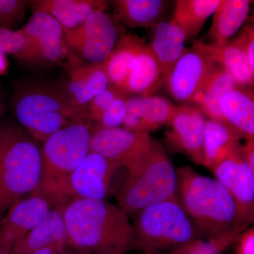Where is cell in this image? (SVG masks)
I'll list each match as a JSON object with an SVG mask.
<instances>
[{"instance_id": "1", "label": "cell", "mask_w": 254, "mask_h": 254, "mask_svg": "<svg viewBox=\"0 0 254 254\" xmlns=\"http://www.w3.org/2000/svg\"><path fill=\"white\" fill-rule=\"evenodd\" d=\"M68 245L87 254H126L135 249L128 214L104 200L76 198L63 205Z\"/></svg>"}, {"instance_id": "2", "label": "cell", "mask_w": 254, "mask_h": 254, "mask_svg": "<svg viewBox=\"0 0 254 254\" xmlns=\"http://www.w3.org/2000/svg\"><path fill=\"white\" fill-rule=\"evenodd\" d=\"M177 198L202 239L243 232L247 224L233 197L215 179L190 166L177 169Z\"/></svg>"}, {"instance_id": "3", "label": "cell", "mask_w": 254, "mask_h": 254, "mask_svg": "<svg viewBox=\"0 0 254 254\" xmlns=\"http://www.w3.org/2000/svg\"><path fill=\"white\" fill-rule=\"evenodd\" d=\"M91 136V125L79 121L48 137L42 148L41 183L31 195H41L56 207L71 201L70 177L89 153Z\"/></svg>"}, {"instance_id": "4", "label": "cell", "mask_w": 254, "mask_h": 254, "mask_svg": "<svg viewBox=\"0 0 254 254\" xmlns=\"http://www.w3.org/2000/svg\"><path fill=\"white\" fill-rule=\"evenodd\" d=\"M125 170L115 191L118 205L128 215L176 196V170L160 142Z\"/></svg>"}, {"instance_id": "5", "label": "cell", "mask_w": 254, "mask_h": 254, "mask_svg": "<svg viewBox=\"0 0 254 254\" xmlns=\"http://www.w3.org/2000/svg\"><path fill=\"white\" fill-rule=\"evenodd\" d=\"M14 110L18 123L28 134L43 141L76 122L89 123L86 111L75 106L62 88L48 85L23 87L16 95Z\"/></svg>"}, {"instance_id": "6", "label": "cell", "mask_w": 254, "mask_h": 254, "mask_svg": "<svg viewBox=\"0 0 254 254\" xmlns=\"http://www.w3.org/2000/svg\"><path fill=\"white\" fill-rule=\"evenodd\" d=\"M135 249L158 254L202 239L177 195L133 214Z\"/></svg>"}, {"instance_id": "7", "label": "cell", "mask_w": 254, "mask_h": 254, "mask_svg": "<svg viewBox=\"0 0 254 254\" xmlns=\"http://www.w3.org/2000/svg\"><path fill=\"white\" fill-rule=\"evenodd\" d=\"M42 148L18 127H4L0 148V186L9 206L34 193L41 181Z\"/></svg>"}, {"instance_id": "8", "label": "cell", "mask_w": 254, "mask_h": 254, "mask_svg": "<svg viewBox=\"0 0 254 254\" xmlns=\"http://www.w3.org/2000/svg\"><path fill=\"white\" fill-rule=\"evenodd\" d=\"M64 32L69 50L88 63H103L118 43V27L103 11H95L78 28Z\"/></svg>"}, {"instance_id": "9", "label": "cell", "mask_w": 254, "mask_h": 254, "mask_svg": "<svg viewBox=\"0 0 254 254\" xmlns=\"http://www.w3.org/2000/svg\"><path fill=\"white\" fill-rule=\"evenodd\" d=\"M156 140L149 133L128 131L122 127L92 131L89 153H98L126 168L141 158Z\"/></svg>"}, {"instance_id": "10", "label": "cell", "mask_w": 254, "mask_h": 254, "mask_svg": "<svg viewBox=\"0 0 254 254\" xmlns=\"http://www.w3.org/2000/svg\"><path fill=\"white\" fill-rule=\"evenodd\" d=\"M205 116L196 106L185 104L176 111L165 132V140L172 150L186 155L196 165L204 166L203 139Z\"/></svg>"}, {"instance_id": "11", "label": "cell", "mask_w": 254, "mask_h": 254, "mask_svg": "<svg viewBox=\"0 0 254 254\" xmlns=\"http://www.w3.org/2000/svg\"><path fill=\"white\" fill-rule=\"evenodd\" d=\"M19 31L31 43L36 63L57 64L69 54L64 29L48 13H33Z\"/></svg>"}, {"instance_id": "12", "label": "cell", "mask_w": 254, "mask_h": 254, "mask_svg": "<svg viewBox=\"0 0 254 254\" xmlns=\"http://www.w3.org/2000/svg\"><path fill=\"white\" fill-rule=\"evenodd\" d=\"M215 180L228 190L247 224L254 218V170L246 162L242 150L222 160L212 170Z\"/></svg>"}, {"instance_id": "13", "label": "cell", "mask_w": 254, "mask_h": 254, "mask_svg": "<svg viewBox=\"0 0 254 254\" xmlns=\"http://www.w3.org/2000/svg\"><path fill=\"white\" fill-rule=\"evenodd\" d=\"M218 65L203 52L193 47L186 48L165 83L167 89L174 99L190 103L195 92Z\"/></svg>"}, {"instance_id": "14", "label": "cell", "mask_w": 254, "mask_h": 254, "mask_svg": "<svg viewBox=\"0 0 254 254\" xmlns=\"http://www.w3.org/2000/svg\"><path fill=\"white\" fill-rule=\"evenodd\" d=\"M120 169L103 155L88 153L70 177L71 200L76 198L105 200L113 190L114 177Z\"/></svg>"}, {"instance_id": "15", "label": "cell", "mask_w": 254, "mask_h": 254, "mask_svg": "<svg viewBox=\"0 0 254 254\" xmlns=\"http://www.w3.org/2000/svg\"><path fill=\"white\" fill-rule=\"evenodd\" d=\"M49 200L39 195H30L10 207L0 224V245L7 254L51 210Z\"/></svg>"}, {"instance_id": "16", "label": "cell", "mask_w": 254, "mask_h": 254, "mask_svg": "<svg viewBox=\"0 0 254 254\" xmlns=\"http://www.w3.org/2000/svg\"><path fill=\"white\" fill-rule=\"evenodd\" d=\"M125 103L123 128L131 131L149 133L163 125L168 126L177 109L170 100L158 95L127 97Z\"/></svg>"}, {"instance_id": "17", "label": "cell", "mask_w": 254, "mask_h": 254, "mask_svg": "<svg viewBox=\"0 0 254 254\" xmlns=\"http://www.w3.org/2000/svg\"><path fill=\"white\" fill-rule=\"evenodd\" d=\"M68 69V78L62 89L71 103L86 111L92 99L110 86L102 64L76 63L75 57Z\"/></svg>"}, {"instance_id": "18", "label": "cell", "mask_w": 254, "mask_h": 254, "mask_svg": "<svg viewBox=\"0 0 254 254\" xmlns=\"http://www.w3.org/2000/svg\"><path fill=\"white\" fill-rule=\"evenodd\" d=\"M33 13L43 11L53 16L64 29L81 26L95 11H105V0H36L30 1Z\"/></svg>"}, {"instance_id": "19", "label": "cell", "mask_w": 254, "mask_h": 254, "mask_svg": "<svg viewBox=\"0 0 254 254\" xmlns=\"http://www.w3.org/2000/svg\"><path fill=\"white\" fill-rule=\"evenodd\" d=\"M165 84L161 68L149 44L145 40L137 52L125 93L136 96H150Z\"/></svg>"}, {"instance_id": "20", "label": "cell", "mask_w": 254, "mask_h": 254, "mask_svg": "<svg viewBox=\"0 0 254 254\" xmlns=\"http://www.w3.org/2000/svg\"><path fill=\"white\" fill-rule=\"evenodd\" d=\"M238 87L242 86H239L232 75L219 64L195 92L190 103L196 106L209 120L227 124L220 110V101L227 92Z\"/></svg>"}, {"instance_id": "21", "label": "cell", "mask_w": 254, "mask_h": 254, "mask_svg": "<svg viewBox=\"0 0 254 254\" xmlns=\"http://www.w3.org/2000/svg\"><path fill=\"white\" fill-rule=\"evenodd\" d=\"M53 244L68 245L63 206L50 210L46 218L14 246L10 254H29Z\"/></svg>"}, {"instance_id": "22", "label": "cell", "mask_w": 254, "mask_h": 254, "mask_svg": "<svg viewBox=\"0 0 254 254\" xmlns=\"http://www.w3.org/2000/svg\"><path fill=\"white\" fill-rule=\"evenodd\" d=\"M225 123L241 137L254 139V98L252 89L238 87L227 92L220 101Z\"/></svg>"}, {"instance_id": "23", "label": "cell", "mask_w": 254, "mask_h": 254, "mask_svg": "<svg viewBox=\"0 0 254 254\" xmlns=\"http://www.w3.org/2000/svg\"><path fill=\"white\" fill-rule=\"evenodd\" d=\"M185 41L181 28L171 21H160L153 26L149 46L161 68L165 85L175 64L186 50Z\"/></svg>"}, {"instance_id": "24", "label": "cell", "mask_w": 254, "mask_h": 254, "mask_svg": "<svg viewBox=\"0 0 254 254\" xmlns=\"http://www.w3.org/2000/svg\"><path fill=\"white\" fill-rule=\"evenodd\" d=\"M192 47L221 65L232 75L239 86L245 87L254 84V71L243 52L232 40L222 44L196 41Z\"/></svg>"}, {"instance_id": "25", "label": "cell", "mask_w": 254, "mask_h": 254, "mask_svg": "<svg viewBox=\"0 0 254 254\" xmlns=\"http://www.w3.org/2000/svg\"><path fill=\"white\" fill-rule=\"evenodd\" d=\"M241 138L227 124L206 119L203 139L204 167L212 171L215 165L242 150Z\"/></svg>"}, {"instance_id": "26", "label": "cell", "mask_w": 254, "mask_h": 254, "mask_svg": "<svg viewBox=\"0 0 254 254\" xmlns=\"http://www.w3.org/2000/svg\"><path fill=\"white\" fill-rule=\"evenodd\" d=\"M143 38L133 33H127L117 43L109 56L102 63L109 81L110 87L125 93L127 80L131 73L137 52Z\"/></svg>"}, {"instance_id": "27", "label": "cell", "mask_w": 254, "mask_h": 254, "mask_svg": "<svg viewBox=\"0 0 254 254\" xmlns=\"http://www.w3.org/2000/svg\"><path fill=\"white\" fill-rule=\"evenodd\" d=\"M249 0H221L213 13L206 38L209 43L222 44L230 41L248 17Z\"/></svg>"}, {"instance_id": "28", "label": "cell", "mask_w": 254, "mask_h": 254, "mask_svg": "<svg viewBox=\"0 0 254 254\" xmlns=\"http://www.w3.org/2000/svg\"><path fill=\"white\" fill-rule=\"evenodd\" d=\"M221 0H178L175 1L172 23L181 28L186 41L198 36Z\"/></svg>"}, {"instance_id": "29", "label": "cell", "mask_w": 254, "mask_h": 254, "mask_svg": "<svg viewBox=\"0 0 254 254\" xmlns=\"http://www.w3.org/2000/svg\"><path fill=\"white\" fill-rule=\"evenodd\" d=\"M117 15L131 28L153 27L160 23L167 1L163 0L113 1Z\"/></svg>"}, {"instance_id": "30", "label": "cell", "mask_w": 254, "mask_h": 254, "mask_svg": "<svg viewBox=\"0 0 254 254\" xmlns=\"http://www.w3.org/2000/svg\"><path fill=\"white\" fill-rule=\"evenodd\" d=\"M241 232L236 231L212 237L198 239L170 251L168 254H222L229 247L235 244Z\"/></svg>"}, {"instance_id": "31", "label": "cell", "mask_w": 254, "mask_h": 254, "mask_svg": "<svg viewBox=\"0 0 254 254\" xmlns=\"http://www.w3.org/2000/svg\"><path fill=\"white\" fill-rule=\"evenodd\" d=\"M0 53L14 55L26 63H36L31 43L19 30L0 28Z\"/></svg>"}, {"instance_id": "32", "label": "cell", "mask_w": 254, "mask_h": 254, "mask_svg": "<svg viewBox=\"0 0 254 254\" xmlns=\"http://www.w3.org/2000/svg\"><path fill=\"white\" fill-rule=\"evenodd\" d=\"M120 96L127 97L118 90L109 86L92 99L86 108L87 118L91 125V131L100 123L103 114L113 100Z\"/></svg>"}, {"instance_id": "33", "label": "cell", "mask_w": 254, "mask_h": 254, "mask_svg": "<svg viewBox=\"0 0 254 254\" xmlns=\"http://www.w3.org/2000/svg\"><path fill=\"white\" fill-rule=\"evenodd\" d=\"M127 97L120 96L114 100L108 110L103 114L101 120L92 131L100 128H113L120 127L123 125L126 117L127 108L125 98Z\"/></svg>"}, {"instance_id": "34", "label": "cell", "mask_w": 254, "mask_h": 254, "mask_svg": "<svg viewBox=\"0 0 254 254\" xmlns=\"http://www.w3.org/2000/svg\"><path fill=\"white\" fill-rule=\"evenodd\" d=\"M29 3L21 0H0V28H8L16 22Z\"/></svg>"}, {"instance_id": "35", "label": "cell", "mask_w": 254, "mask_h": 254, "mask_svg": "<svg viewBox=\"0 0 254 254\" xmlns=\"http://www.w3.org/2000/svg\"><path fill=\"white\" fill-rule=\"evenodd\" d=\"M245 54L251 68L254 71V27L247 25L236 38L232 40Z\"/></svg>"}, {"instance_id": "36", "label": "cell", "mask_w": 254, "mask_h": 254, "mask_svg": "<svg viewBox=\"0 0 254 254\" xmlns=\"http://www.w3.org/2000/svg\"><path fill=\"white\" fill-rule=\"evenodd\" d=\"M236 254H254V228L240 233L235 242Z\"/></svg>"}, {"instance_id": "37", "label": "cell", "mask_w": 254, "mask_h": 254, "mask_svg": "<svg viewBox=\"0 0 254 254\" xmlns=\"http://www.w3.org/2000/svg\"><path fill=\"white\" fill-rule=\"evenodd\" d=\"M242 155L250 166L254 170V139H248L245 145H242Z\"/></svg>"}, {"instance_id": "38", "label": "cell", "mask_w": 254, "mask_h": 254, "mask_svg": "<svg viewBox=\"0 0 254 254\" xmlns=\"http://www.w3.org/2000/svg\"><path fill=\"white\" fill-rule=\"evenodd\" d=\"M66 246L67 245H64V244H53V245L48 246V247L37 250L36 252H32L29 254H53L56 251L63 248V247H66Z\"/></svg>"}, {"instance_id": "39", "label": "cell", "mask_w": 254, "mask_h": 254, "mask_svg": "<svg viewBox=\"0 0 254 254\" xmlns=\"http://www.w3.org/2000/svg\"><path fill=\"white\" fill-rule=\"evenodd\" d=\"M4 127H0V148H1V143H2L3 137H4ZM9 207L6 198H5L4 193L1 190L0 186V208H7Z\"/></svg>"}, {"instance_id": "40", "label": "cell", "mask_w": 254, "mask_h": 254, "mask_svg": "<svg viewBox=\"0 0 254 254\" xmlns=\"http://www.w3.org/2000/svg\"><path fill=\"white\" fill-rule=\"evenodd\" d=\"M7 66V60H6V56L4 54L0 53V75L6 72Z\"/></svg>"}, {"instance_id": "41", "label": "cell", "mask_w": 254, "mask_h": 254, "mask_svg": "<svg viewBox=\"0 0 254 254\" xmlns=\"http://www.w3.org/2000/svg\"><path fill=\"white\" fill-rule=\"evenodd\" d=\"M53 254H66V247L60 249V250L56 251V252Z\"/></svg>"}, {"instance_id": "42", "label": "cell", "mask_w": 254, "mask_h": 254, "mask_svg": "<svg viewBox=\"0 0 254 254\" xmlns=\"http://www.w3.org/2000/svg\"><path fill=\"white\" fill-rule=\"evenodd\" d=\"M4 113V105H3L2 101H1V97H0V117Z\"/></svg>"}, {"instance_id": "43", "label": "cell", "mask_w": 254, "mask_h": 254, "mask_svg": "<svg viewBox=\"0 0 254 254\" xmlns=\"http://www.w3.org/2000/svg\"><path fill=\"white\" fill-rule=\"evenodd\" d=\"M66 254H87L82 253V252H78V251H76V252H73V253H68V252H66Z\"/></svg>"}, {"instance_id": "44", "label": "cell", "mask_w": 254, "mask_h": 254, "mask_svg": "<svg viewBox=\"0 0 254 254\" xmlns=\"http://www.w3.org/2000/svg\"><path fill=\"white\" fill-rule=\"evenodd\" d=\"M0 254H7L5 252V251L3 250L2 247L0 245Z\"/></svg>"}, {"instance_id": "45", "label": "cell", "mask_w": 254, "mask_h": 254, "mask_svg": "<svg viewBox=\"0 0 254 254\" xmlns=\"http://www.w3.org/2000/svg\"><path fill=\"white\" fill-rule=\"evenodd\" d=\"M138 254H145V253H143V252H141V253Z\"/></svg>"}]
</instances>
